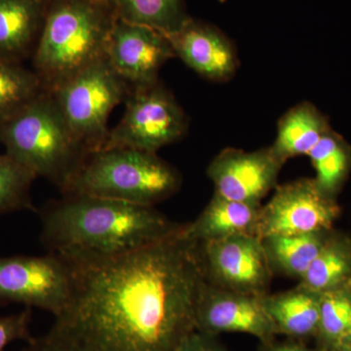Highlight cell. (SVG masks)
Listing matches in <instances>:
<instances>
[{
	"label": "cell",
	"instance_id": "6da1fadb",
	"mask_svg": "<svg viewBox=\"0 0 351 351\" xmlns=\"http://www.w3.org/2000/svg\"><path fill=\"white\" fill-rule=\"evenodd\" d=\"M180 232L124 255L64 256L75 288L48 332L87 351H177L207 283L198 244Z\"/></svg>",
	"mask_w": 351,
	"mask_h": 351
},
{
	"label": "cell",
	"instance_id": "7a4b0ae2",
	"mask_svg": "<svg viewBox=\"0 0 351 351\" xmlns=\"http://www.w3.org/2000/svg\"><path fill=\"white\" fill-rule=\"evenodd\" d=\"M39 217L41 243L63 256L124 255L169 239L184 226L154 206L87 195H63Z\"/></svg>",
	"mask_w": 351,
	"mask_h": 351
},
{
	"label": "cell",
	"instance_id": "3957f363",
	"mask_svg": "<svg viewBox=\"0 0 351 351\" xmlns=\"http://www.w3.org/2000/svg\"><path fill=\"white\" fill-rule=\"evenodd\" d=\"M0 141L5 154L61 191L89 154L73 136L49 91L0 127Z\"/></svg>",
	"mask_w": 351,
	"mask_h": 351
},
{
	"label": "cell",
	"instance_id": "277c9868",
	"mask_svg": "<svg viewBox=\"0 0 351 351\" xmlns=\"http://www.w3.org/2000/svg\"><path fill=\"white\" fill-rule=\"evenodd\" d=\"M180 173L154 152L132 149L90 152L62 189L63 195H87L154 206L175 195Z\"/></svg>",
	"mask_w": 351,
	"mask_h": 351
},
{
	"label": "cell",
	"instance_id": "5b68a950",
	"mask_svg": "<svg viewBox=\"0 0 351 351\" xmlns=\"http://www.w3.org/2000/svg\"><path fill=\"white\" fill-rule=\"evenodd\" d=\"M113 20L96 0H62L52 9L34 53L36 73L47 91L105 57Z\"/></svg>",
	"mask_w": 351,
	"mask_h": 351
},
{
	"label": "cell",
	"instance_id": "8992f818",
	"mask_svg": "<svg viewBox=\"0 0 351 351\" xmlns=\"http://www.w3.org/2000/svg\"><path fill=\"white\" fill-rule=\"evenodd\" d=\"M130 85L103 57L51 91L76 140L87 152L99 151L107 138L113 108L126 100Z\"/></svg>",
	"mask_w": 351,
	"mask_h": 351
},
{
	"label": "cell",
	"instance_id": "52a82bcc",
	"mask_svg": "<svg viewBox=\"0 0 351 351\" xmlns=\"http://www.w3.org/2000/svg\"><path fill=\"white\" fill-rule=\"evenodd\" d=\"M125 101L123 117L108 131L101 149H132L157 154L188 131V119L181 106L158 82L133 87Z\"/></svg>",
	"mask_w": 351,
	"mask_h": 351
},
{
	"label": "cell",
	"instance_id": "ba28073f",
	"mask_svg": "<svg viewBox=\"0 0 351 351\" xmlns=\"http://www.w3.org/2000/svg\"><path fill=\"white\" fill-rule=\"evenodd\" d=\"M73 288V263L60 254L0 257V304L36 307L57 317L69 306Z\"/></svg>",
	"mask_w": 351,
	"mask_h": 351
},
{
	"label": "cell",
	"instance_id": "9c48e42d",
	"mask_svg": "<svg viewBox=\"0 0 351 351\" xmlns=\"http://www.w3.org/2000/svg\"><path fill=\"white\" fill-rule=\"evenodd\" d=\"M341 214L336 197L320 189L314 178L286 182L262 205L257 235L306 234L332 230Z\"/></svg>",
	"mask_w": 351,
	"mask_h": 351
},
{
	"label": "cell",
	"instance_id": "30bf717a",
	"mask_svg": "<svg viewBox=\"0 0 351 351\" xmlns=\"http://www.w3.org/2000/svg\"><path fill=\"white\" fill-rule=\"evenodd\" d=\"M197 244L208 283L240 294H269L274 272L257 235H234Z\"/></svg>",
	"mask_w": 351,
	"mask_h": 351
},
{
	"label": "cell",
	"instance_id": "8fae6325",
	"mask_svg": "<svg viewBox=\"0 0 351 351\" xmlns=\"http://www.w3.org/2000/svg\"><path fill=\"white\" fill-rule=\"evenodd\" d=\"M105 56L115 73L135 87L158 82L159 71L176 55L161 32L114 17Z\"/></svg>",
	"mask_w": 351,
	"mask_h": 351
},
{
	"label": "cell",
	"instance_id": "7c38bea8",
	"mask_svg": "<svg viewBox=\"0 0 351 351\" xmlns=\"http://www.w3.org/2000/svg\"><path fill=\"white\" fill-rule=\"evenodd\" d=\"M284 164L270 147L254 152L228 147L210 162L207 175L216 195L239 202L262 204L261 201L276 188Z\"/></svg>",
	"mask_w": 351,
	"mask_h": 351
},
{
	"label": "cell",
	"instance_id": "4fadbf2b",
	"mask_svg": "<svg viewBox=\"0 0 351 351\" xmlns=\"http://www.w3.org/2000/svg\"><path fill=\"white\" fill-rule=\"evenodd\" d=\"M196 331L218 337L223 332L251 335L260 343L277 334L263 306L262 297L240 294L205 284L195 311Z\"/></svg>",
	"mask_w": 351,
	"mask_h": 351
},
{
	"label": "cell",
	"instance_id": "5bb4252c",
	"mask_svg": "<svg viewBox=\"0 0 351 351\" xmlns=\"http://www.w3.org/2000/svg\"><path fill=\"white\" fill-rule=\"evenodd\" d=\"M167 38L176 57L205 80L226 82L239 69L234 45L216 25L191 18L179 32Z\"/></svg>",
	"mask_w": 351,
	"mask_h": 351
},
{
	"label": "cell",
	"instance_id": "9a60e30c",
	"mask_svg": "<svg viewBox=\"0 0 351 351\" xmlns=\"http://www.w3.org/2000/svg\"><path fill=\"white\" fill-rule=\"evenodd\" d=\"M261 208L262 204L226 199L214 193L199 216L182 226L180 235L196 243L234 235H257Z\"/></svg>",
	"mask_w": 351,
	"mask_h": 351
},
{
	"label": "cell",
	"instance_id": "2e32d148",
	"mask_svg": "<svg viewBox=\"0 0 351 351\" xmlns=\"http://www.w3.org/2000/svg\"><path fill=\"white\" fill-rule=\"evenodd\" d=\"M262 302L277 336L302 343L314 341L319 323V294L298 284L290 290L263 295Z\"/></svg>",
	"mask_w": 351,
	"mask_h": 351
},
{
	"label": "cell",
	"instance_id": "e0dca14e",
	"mask_svg": "<svg viewBox=\"0 0 351 351\" xmlns=\"http://www.w3.org/2000/svg\"><path fill=\"white\" fill-rule=\"evenodd\" d=\"M330 130L324 115L313 104L302 101L280 117L277 123L276 141L270 149L286 163L293 157L308 156Z\"/></svg>",
	"mask_w": 351,
	"mask_h": 351
},
{
	"label": "cell",
	"instance_id": "ac0fdd59",
	"mask_svg": "<svg viewBox=\"0 0 351 351\" xmlns=\"http://www.w3.org/2000/svg\"><path fill=\"white\" fill-rule=\"evenodd\" d=\"M298 284L319 295L351 285L350 235L332 230Z\"/></svg>",
	"mask_w": 351,
	"mask_h": 351
},
{
	"label": "cell",
	"instance_id": "d6986e66",
	"mask_svg": "<svg viewBox=\"0 0 351 351\" xmlns=\"http://www.w3.org/2000/svg\"><path fill=\"white\" fill-rule=\"evenodd\" d=\"M331 230L306 234L272 235L263 239L272 272L299 281L322 249Z\"/></svg>",
	"mask_w": 351,
	"mask_h": 351
},
{
	"label": "cell",
	"instance_id": "ffe728a7",
	"mask_svg": "<svg viewBox=\"0 0 351 351\" xmlns=\"http://www.w3.org/2000/svg\"><path fill=\"white\" fill-rule=\"evenodd\" d=\"M114 15L166 36L179 32L191 19L182 0H117Z\"/></svg>",
	"mask_w": 351,
	"mask_h": 351
},
{
	"label": "cell",
	"instance_id": "44dd1931",
	"mask_svg": "<svg viewBox=\"0 0 351 351\" xmlns=\"http://www.w3.org/2000/svg\"><path fill=\"white\" fill-rule=\"evenodd\" d=\"M315 170L318 186L336 197L351 169V147L341 136L330 130L308 156Z\"/></svg>",
	"mask_w": 351,
	"mask_h": 351
},
{
	"label": "cell",
	"instance_id": "7402d4cb",
	"mask_svg": "<svg viewBox=\"0 0 351 351\" xmlns=\"http://www.w3.org/2000/svg\"><path fill=\"white\" fill-rule=\"evenodd\" d=\"M45 91L36 73L0 56V127Z\"/></svg>",
	"mask_w": 351,
	"mask_h": 351
},
{
	"label": "cell",
	"instance_id": "603a6c76",
	"mask_svg": "<svg viewBox=\"0 0 351 351\" xmlns=\"http://www.w3.org/2000/svg\"><path fill=\"white\" fill-rule=\"evenodd\" d=\"M36 0H0V56L15 59L31 43L38 23Z\"/></svg>",
	"mask_w": 351,
	"mask_h": 351
},
{
	"label": "cell",
	"instance_id": "cb8c5ba5",
	"mask_svg": "<svg viewBox=\"0 0 351 351\" xmlns=\"http://www.w3.org/2000/svg\"><path fill=\"white\" fill-rule=\"evenodd\" d=\"M351 337V285L320 295V314L315 346L336 351Z\"/></svg>",
	"mask_w": 351,
	"mask_h": 351
},
{
	"label": "cell",
	"instance_id": "d4e9b609",
	"mask_svg": "<svg viewBox=\"0 0 351 351\" xmlns=\"http://www.w3.org/2000/svg\"><path fill=\"white\" fill-rule=\"evenodd\" d=\"M36 179L31 171L9 156L0 154V216L18 211H34L31 189Z\"/></svg>",
	"mask_w": 351,
	"mask_h": 351
},
{
	"label": "cell",
	"instance_id": "484cf974",
	"mask_svg": "<svg viewBox=\"0 0 351 351\" xmlns=\"http://www.w3.org/2000/svg\"><path fill=\"white\" fill-rule=\"evenodd\" d=\"M32 316L31 307H25L18 313L0 316V351H4L13 341H31Z\"/></svg>",
	"mask_w": 351,
	"mask_h": 351
},
{
	"label": "cell",
	"instance_id": "4316f807",
	"mask_svg": "<svg viewBox=\"0 0 351 351\" xmlns=\"http://www.w3.org/2000/svg\"><path fill=\"white\" fill-rule=\"evenodd\" d=\"M177 351H230L218 337L198 331L191 332L184 339Z\"/></svg>",
	"mask_w": 351,
	"mask_h": 351
},
{
	"label": "cell",
	"instance_id": "83f0119b",
	"mask_svg": "<svg viewBox=\"0 0 351 351\" xmlns=\"http://www.w3.org/2000/svg\"><path fill=\"white\" fill-rule=\"evenodd\" d=\"M27 351H87L82 346L47 332L40 338H32L27 343Z\"/></svg>",
	"mask_w": 351,
	"mask_h": 351
},
{
	"label": "cell",
	"instance_id": "f1b7e54d",
	"mask_svg": "<svg viewBox=\"0 0 351 351\" xmlns=\"http://www.w3.org/2000/svg\"><path fill=\"white\" fill-rule=\"evenodd\" d=\"M257 351H324L318 346H309L306 343L295 341V339H285L278 341L274 339L272 341L260 343Z\"/></svg>",
	"mask_w": 351,
	"mask_h": 351
},
{
	"label": "cell",
	"instance_id": "f546056e",
	"mask_svg": "<svg viewBox=\"0 0 351 351\" xmlns=\"http://www.w3.org/2000/svg\"><path fill=\"white\" fill-rule=\"evenodd\" d=\"M336 351H351V337L350 339H346L345 343H343L338 350Z\"/></svg>",
	"mask_w": 351,
	"mask_h": 351
},
{
	"label": "cell",
	"instance_id": "4dcf8cb0",
	"mask_svg": "<svg viewBox=\"0 0 351 351\" xmlns=\"http://www.w3.org/2000/svg\"><path fill=\"white\" fill-rule=\"evenodd\" d=\"M96 1L99 2L101 5H110V4H113V6H115L117 0H96Z\"/></svg>",
	"mask_w": 351,
	"mask_h": 351
},
{
	"label": "cell",
	"instance_id": "1f68e13d",
	"mask_svg": "<svg viewBox=\"0 0 351 351\" xmlns=\"http://www.w3.org/2000/svg\"><path fill=\"white\" fill-rule=\"evenodd\" d=\"M21 351H27V348H24V350H21Z\"/></svg>",
	"mask_w": 351,
	"mask_h": 351
},
{
	"label": "cell",
	"instance_id": "d6a6232c",
	"mask_svg": "<svg viewBox=\"0 0 351 351\" xmlns=\"http://www.w3.org/2000/svg\"><path fill=\"white\" fill-rule=\"evenodd\" d=\"M36 1H39V0H36Z\"/></svg>",
	"mask_w": 351,
	"mask_h": 351
}]
</instances>
